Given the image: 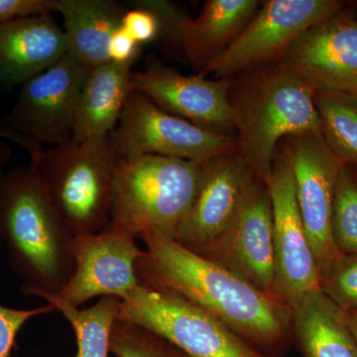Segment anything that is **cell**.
Wrapping results in <instances>:
<instances>
[{
	"label": "cell",
	"instance_id": "14",
	"mask_svg": "<svg viewBox=\"0 0 357 357\" xmlns=\"http://www.w3.org/2000/svg\"><path fill=\"white\" fill-rule=\"evenodd\" d=\"M230 84L231 79L185 76L153 57L148 58L144 70L131 77L132 91L146 96L160 109L213 132L236 136Z\"/></svg>",
	"mask_w": 357,
	"mask_h": 357
},
{
	"label": "cell",
	"instance_id": "24",
	"mask_svg": "<svg viewBox=\"0 0 357 357\" xmlns=\"http://www.w3.org/2000/svg\"><path fill=\"white\" fill-rule=\"evenodd\" d=\"M333 243L340 255L357 253V176L344 165L338 175L332 215Z\"/></svg>",
	"mask_w": 357,
	"mask_h": 357
},
{
	"label": "cell",
	"instance_id": "12",
	"mask_svg": "<svg viewBox=\"0 0 357 357\" xmlns=\"http://www.w3.org/2000/svg\"><path fill=\"white\" fill-rule=\"evenodd\" d=\"M266 184L273 215L275 295L291 307L321 290V275L301 218L290 162L279 148Z\"/></svg>",
	"mask_w": 357,
	"mask_h": 357
},
{
	"label": "cell",
	"instance_id": "2",
	"mask_svg": "<svg viewBox=\"0 0 357 357\" xmlns=\"http://www.w3.org/2000/svg\"><path fill=\"white\" fill-rule=\"evenodd\" d=\"M0 230L21 294L42 299L57 295L67 285L75 271V236L31 163L4 174Z\"/></svg>",
	"mask_w": 357,
	"mask_h": 357
},
{
	"label": "cell",
	"instance_id": "23",
	"mask_svg": "<svg viewBox=\"0 0 357 357\" xmlns=\"http://www.w3.org/2000/svg\"><path fill=\"white\" fill-rule=\"evenodd\" d=\"M314 102L326 144L344 165L357 166V95L316 91Z\"/></svg>",
	"mask_w": 357,
	"mask_h": 357
},
{
	"label": "cell",
	"instance_id": "34",
	"mask_svg": "<svg viewBox=\"0 0 357 357\" xmlns=\"http://www.w3.org/2000/svg\"><path fill=\"white\" fill-rule=\"evenodd\" d=\"M4 174L6 173L2 171V169H0V191H1V185L2 181H3ZM2 248H3V241H2L1 230H0V250H1Z\"/></svg>",
	"mask_w": 357,
	"mask_h": 357
},
{
	"label": "cell",
	"instance_id": "8",
	"mask_svg": "<svg viewBox=\"0 0 357 357\" xmlns=\"http://www.w3.org/2000/svg\"><path fill=\"white\" fill-rule=\"evenodd\" d=\"M109 140L119 159L158 155L203 164L237 148L236 136L169 114L139 91L129 95Z\"/></svg>",
	"mask_w": 357,
	"mask_h": 357
},
{
	"label": "cell",
	"instance_id": "29",
	"mask_svg": "<svg viewBox=\"0 0 357 357\" xmlns=\"http://www.w3.org/2000/svg\"><path fill=\"white\" fill-rule=\"evenodd\" d=\"M133 9H128L121 20L122 28L138 44H146L158 38L159 20L149 9L133 3Z\"/></svg>",
	"mask_w": 357,
	"mask_h": 357
},
{
	"label": "cell",
	"instance_id": "7",
	"mask_svg": "<svg viewBox=\"0 0 357 357\" xmlns=\"http://www.w3.org/2000/svg\"><path fill=\"white\" fill-rule=\"evenodd\" d=\"M116 319L156 333L191 357H263L220 319L172 291L140 284L119 301Z\"/></svg>",
	"mask_w": 357,
	"mask_h": 357
},
{
	"label": "cell",
	"instance_id": "6",
	"mask_svg": "<svg viewBox=\"0 0 357 357\" xmlns=\"http://www.w3.org/2000/svg\"><path fill=\"white\" fill-rule=\"evenodd\" d=\"M93 67L68 52L55 65L21 86L10 112L0 119L8 140L38 159L45 146L73 139L79 96Z\"/></svg>",
	"mask_w": 357,
	"mask_h": 357
},
{
	"label": "cell",
	"instance_id": "22",
	"mask_svg": "<svg viewBox=\"0 0 357 357\" xmlns=\"http://www.w3.org/2000/svg\"><path fill=\"white\" fill-rule=\"evenodd\" d=\"M42 299L60 312L72 326L77 342V352L72 357H109L112 326L121 300L102 297L93 307L82 310L54 296H44Z\"/></svg>",
	"mask_w": 357,
	"mask_h": 357
},
{
	"label": "cell",
	"instance_id": "9",
	"mask_svg": "<svg viewBox=\"0 0 357 357\" xmlns=\"http://www.w3.org/2000/svg\"><path fill=\"white\" fill-rule=\"evenodd\" d=\"M340 0H268L231 44L199 76L231 77L277 63L302 33L342 13Z\"/></svg>",
	"mask_w": 357,
	"mask_h": 357
},
{
	"label": "cell",
	"instance_id": "11",
	"mask_svg": "<svg viewBox=\"0 0 357 357\" xmlns=\"http://www.w3.org/2000/svg\"><path fill=\"white\" fill-rule=\"evenodd\" d=\"M256 178L237 148L202 164L196 195L174 241L206 258L236 220Z\"/></svg>",
	"mask_w": 357,
	"mask_h": 357
},
{
	"label": "cell",
	"instance_id": "5",
	"mask_svg": "<svg viewBox=\"0 0 357 357\" xmlns=\"http://www.w3.org/2000/svg\"><path fill=\"white\" fill-rule=\"evenodd\" d=\"M117 160L109 135H103L45 147L31 162L75 236L98 234L109 225Z\"/></svg>",
	"mask_w": 357,
	"mask_h": 357
},
{
	"label": "cell",
	"instance_id": "15",
	"mask_svg": "<svg viewBox=\"0 0 357 357\" xmlns=\"http://www.w3.org/2000/svg\"><path fill=\"white\" fill-rule=\"evenodd\" d=\"M206 259L277 299L273 215L266 182L256 178L236 220Z\"/></svg>",
	"mask_w": 357,
	"mask_h": 357
},
{
	"label": "cell",
	"instance_id": "27",
	"mask_svg": "<svg viewBox=\"0 0 357 357\" xmlns=\"http://www.w3.org/2000/svg\"><path fill=\"white\" fill-rule=\"evenodd\" d=\"M133 3L149 9L157 16L160 31L156 41L161 42L162 47L169 51V53L185 61L181 40V23L185 14L175 4L164 0H139L134 1Z\"/></svg>",
	"mask_w": 357,
	"mask_h": 357
},
{
	"label": "cell",
	"instance_id": "19",
	"mask_svg": "<svg viewBox=\"0 0 357 357\" xmlns=\"http://www.w3.org/2000/svg\"><path fill=\"white\" fill-rule=\"evenodd\" d=\"M291 309V328L305 357H357L347 312L323 291L307 294Z\"/></svg>",
	"mask_w": 357,
	"mask_h": 357
},
{
	"label": "cell",
	"instance_id": "25",
	"mask_svg": "<svg viewBox=\"0 0 357 357\" xmlns=\"http://www.w3.org/2000/svg\"><path fill=\"white\" fill-rule=\"evenodd\" d=\"M110 354L115 357H191L156 333L117 319L112 326Z\"/></svg>",
	"mask_w": 357,
	"mask_h": 357
},
{
	"label": "cell",
	"instance_id": "17",
	"mask_svg": "<svg viewBox=\"0 0 357 357\" xmlns=\"http://www.w3.org/2000/svg\"><path fill=\"white\" fill-rule=\"evenodd\" d=\"M53 14L0 24V84L22 86L68 53L64 29Z\"/></svg>",
	"mask_w": 357,
	"mask_h": 357
},
{
	"label": "cell",
	"instance_id": "4",
	"mask_svg": "<svg viewBox=\"0 0 357 357\" xmlns=\"http://www.w3.org/2000/svg\"><path fill=\"white\" fill-rule=\"evenodd\" d=\"M202 164L158 155L117 160L107 227L137 238L175 239L198 188Z\"/></svg>",
	"mask_w": 357,
	"mask_h": 357
},
{
	"label": "cell",
	"instance_id": "1",
	"mask_svg": "<svg viewBox=\"0 0 357 357\" xmlns=\"http://www.w3.org/2000/svg\"><path fill=\"white\" fill-rule=\"evenodd\" d=\"M145 255L136 262L141 285L183 296L246 342L278 344L291 330V309L236 274L174 239L144 232Z\"/></svg>",
	"mask_w": 357,
	"mask_h": 357
},
{
	"label": "cell",
	"instance_id": "20",
	"mask_svg": "<svg viewBox=\"0 0 357 357\" xmlns=\"http://www.w3.org/2000/svg\"><path fill=\"white\" fill-rule=\"evenodd\" d=\"M132 67L109 61L93 68L79 96L73 141L82 142L112 132L133 91Z\"/></svg>",
	"mask_w": 357,
	"mask_h": 357
},
{
	"label": "cell",
	"instance_id": "18",
	"mask_svg": "<svg viewBox=\"0 0 357 357\" xmlns=\"http://www.w3.org/2000/svg\"><path fill=\"white\" fill-rule=\"evenodd\" d=\"M257 0H208L181 23L185 62L199 74L239 36L261 6Z\"/></svg>",
	"mask_w": 357,
	"mask_h": 357
},
{
	"label": "cell",
	"instance_id": "30",
	"mask_svg": "<svg viewBox=\"0 0 357 357\" xmlns=\"http://www.w3.org/2000/svg\"><path fill=\"white\" fill-rule=\"evenodd\" d=\"M54 13L56 0H0V24Z\"/></svg>",
	"mask_w": 357,
	"mask_h": 357
},
{
	"label": "cell",
	"instance_id": "26",
	"mask_svg": "<svg viewBox=\"0 0 357 357\" xmlns=\"http://www.w3.org/2000/svg\"><path fill=\"white\" fill-rule=\"evenodd\" d=\"M321 289L344 312H357V253L338 256Z\"/></svg>",
	"mask_w": 357,
	"mask_h": 357
},
{
	"label": "cell",
	"instance_id": "21",
	"mask_svg": "<svg viewBox=\"0 0 357 357\" xmlns=\"http://www.w3.org/2000/svg\"><path fill=\"white\" fill-rule=\"evenodd\" d=\"M128 9L110 0H56L68 52L91 67L109 62L107 47Z\"/></svg>",
	"mask_w": 357,
	"mask_h": 357
},
{
	"label": "cell",
	"instance_id": "33",
	"mask_svg": "<svg viewBox=\"0 0 357 357\" xmlns=\"http://www.w3.org/2000/svg\"><path fill=\"white\" fill-rule=\"evenodd\" d=\"M347 312V321H349V328L354 338L357 342V312Z\"/></svg>",
	"mask_w": 357,
	"mask_h": 357
},
{
	"label": "cell",
	"instance_id": "31",
	"mask_svg": "<svg viewBox=\"0 0 357 357\" xmlns=\"http://www.w3.org/2000/svg\"><path fill=\"white\" fill-rule=\"evenodd\" d=\"M141 46L126 31L122 26H119L109 39L107 47V55L110 62L116 64H135L141 52Z\"/></svg>",
	"mask_w": 357,
	"mask_h": 357
},
{
	"label": "cell",
	"instance_id": "16",
	"mask_svg": "<svg viewBox=\"0 0 357 357\" xmlns=\"http://www.w3.org/2000/svg\"><path fill=\"white\" fill-rule=\"evenodd\" d=\"M277 63L316 91L357 95V20L340 13L312 25Z\"/></svg>",
	"mask_w": 357,
	"mask_h": 357
},
{
	"label": "cell",
	"instance_id": "10",
	"mask_svg": "<svg viewBox=\"0 0 357 357\" xmlns=\"http://www.w3.org/2000/svg\"><path fill=\"white\" fill-rule=\"evenodd\" d=\"M278 148L290 162L301 218L323 281L340 255L333 243L332 215L338 175L344 164L326 144L321 130L288 136Z\"/></svg>",
	"mask_w": 357,
	"mask_h": 357
},
{
	"label": "cell",
	"instance_id": "32",
	"mask_svg": "<svg viewBox=\"0 0 357 357\" xmlns=\"http://www.w3.org/2000/svg\"><path fill=\"white\" fill-rule=\"evenodd\" d=\"M7 137H8L7 131L0 124V169H2V166L6 165L9 159L11 158V154H13L11 148L3 141H1V139H7Z\"/></svg>",
	"mask_w": 357,
	"mask_h": 357
},
{
	"label": "cell",
	"instance_id": "3",
	"mask_svg": "<svg viewBox=\"0 0 357 357\" xmlns=\"http://www.w3.org/2000/svg\"><path fill=\"white\" fill-rule=\"evenodd\" d=\"M314 91L278 63L231 77L229 100L237 150L260 180L269 178L284 138L321 130Z\"/></svg>",
	"mask_w": 357,
	"mask_h": 357
},
{
	"label": "cell",
	"instance_id": "13",
	"mask_svg": "<svg viewBox=\"0 0 357 357\" xmlns=\"http://www.w3.org/2000/svg\"><path fill=\"white\" fill-rule=\"evenodd\" d=\"M73 255L74 274L53 295L69 306L79 307L96 297L123 300L140 285L135 267L145 250L128 234L105 227L98 234L75 236Z\"/></svg>",
	"mask_w": 357,
	"mask_h": 357
},
{
	"label": "cell",
	"instance_id": "28",
	"mask_svg": "<svg viewBox=\"0 0 357 357\" xmlns=\"http://www.w3.org/2000/svg\"><path fill=\"white\" fill-rule=\"evenodd\" d=\"M56 311L51 304L34 309H13L0 304V357H9L16 337L28 321Z\"/></svg>",
	"mask_w": 357,
	"mask_h": 357
}]
</instances>
